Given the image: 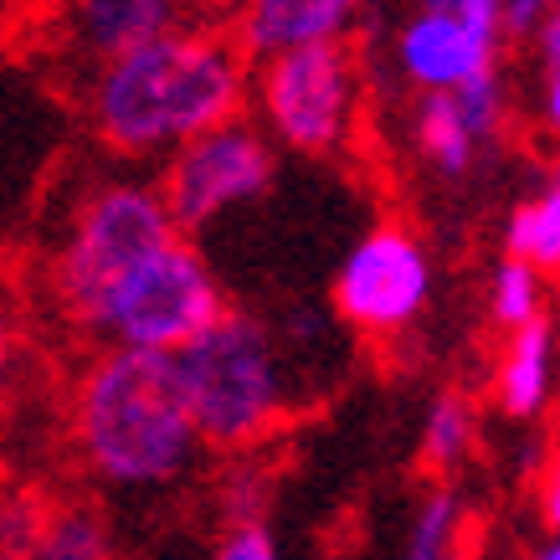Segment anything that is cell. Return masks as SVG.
<instances>
[{
  "label": "cell",
  "instance_id": "d6986e66",
  "mask_svg": "<svg viewBox=\"0 0 560 560\" xmlns=\"http://www.w3.org/2000/svg\"><path fill=\"white\" fill-rule=\"evenodd\" d=\"M47 493L26 489V483H0V556H32L36 535L47 525Z\"/></svg>",
  "mask_w": 560,
  "mask_h": 560
},
{
  "label": "cell",
  "instance_id": "6da1fadb",
  "mask_svg": "<svg viewBox=\"0 0 560 560\" xmlns=\"http://www.w3.org/2000/svg\"><path fill=\"white\" fill-rule=\"evenodd\" d=\"M253 62L226 26H171L119 62L88 72L83 114L108 154L171 160L190 139L247 119Z\"/></svg>",
  "mask_w": 560,
  "mask_h": 560
},
{
  "label": "cell",
  "instance_id": "7c38bea8",
  "mask_svg": "<svg viewBox=\"0 0 560 560\" xmlns=\"http://www.w3.org/2000/svg\"><path fill=\"white\" fill-rule=\"evenodd\" d=\"M550 390H556V329H550V319H535L504 345L493 396H499L504 417L529 422L550 407Z\"/></svg>",
  "mask_w": 560,
  "mask_h": 560
},
{
  "label": "cell",
  "instance_id": "9c48e42d",
  "mask_svg": "<svg viewBox=\"0 0 560 560\" xmlns=\"http://www.w3.org/2000/svg\"><path fill=\"white\" fill-rule=\"evenodd\" d=\"M432 304V257L407 226H371L335 268V314L365 335H401Z\"/></svg>",
  "mask_w": 560,
  "mask_h": 560
},
{
  "label": "cell",
  "instance_id": "4316f807",
  "mask_svg": "<svg viewBox=\"0 0 560 560\" xmlns=\"http://www.w3.org/2000/svg\"><path fill=\"white\" fill-rule=\"evenodd\" d=\"M535 560H560V535H550V540L535 550Z\"/></svg>",
  "mask_w": 560,
  "mask_h": 560
},
{
  "label": "cell",
  "instance_id": "8fae6325",
  "mask_svg": "<svg viewBox=\"0 0 560 560\" xmlns=\"http://www.w3.org/2000/svg\"><path fill=\"white\" fill-rule=\"evenodd\" d=\"M171 26H180V5L171 0H78L62 11V36L88 68L119 62Z\"/></svg>",
  "mask_w": 560,
  "mask_h": 560
},
{
  "label": "cell",
  "instance_id": "9a60e30c",
  "mask_svg": "<svg viewBox=\"0 0 560 560\" xmlns=\"http://www.w3.org/2000/svg\"><path fill=\"white\" fill-rule=\"evenodd\" d=\"M504 247L514 262H529L535 272H560V171L535 201L514 206Z\"/></svg>",
  "mask_w": 560,
  "mask_h": 560
},
{
  "label": "cell",
  "instance_id": "30bf717a",
  "mask_svg": "<svg viewBox=\"0 0 560 560\" xmlns=\"http://www.w3.org/2000/svg\"><path fill=\"white\" fill-rule=\"evenodd\" d=\"M350 26H355L350 0H253V5H242L226 32L242 47V57L253 68H262V62L289 57V51L345 42Z\"/></svg>",
  "mask_w": 560,
  "mask_h": 560
},
{
  "label": "cell",
  "instance_id": "484cf974",
  "mask_svg": "<svg viewBox=\"0 0 560 560\" xmlns=\"http://www.w3.org/2000/svg\"><path fill=\"white\" fill-rule=\"evenodd\" d=\"M545 124L560 135V72H550V78H545Z\"/></svg>",
  "mask_w": 560,
  "mask_h": 560
},
{
  "label": "cell",
  "instance_id": "ac0fdd59",
  "mask_svg": "<svg viewBox=\"0 0 560 560\" xmlns=\"http://www.w3.org/2000/svg\"><path fill=\"white\" fill-rule=\"evenodd\" d=\"M458 520H463V504L453 489H432L422 499V510L411 514V529H407V550L401 560H447L458 556L453 540H458Z\"/></svg>",
  "mask_w": 560,
  "mask_h": 560
},
{
  "label": "cell",
  "instance_id": "7a4b0ae2",
  "mask_svg": "<svg viewBox=\"0 0 560 560\" xmlns=\"http://www.w3.org/2000/svg\"><path fill=\"white\" fill-rule=\"evenodd\" d=\"M68 447L98 489L165 493L201 463L206 438L175 355L93 350L68 386Z\"/></svg>",
  "mask_w": 560,
  "mask_h": 560
},
{
  "label": "cell",
  "instance_id": "5b68a950",
  "mask_svg": "<svg viewBox=\"0 0 560 560\" xmlns=\"http://www.w3.org/2000/svg\"><path fill=\"white\" fill-rule=\"evenodd\" d=\"M221 283L201 247L186 237L154 253L144 268H135L108 299L93 335V350H150V355H180L190 340L226 314Z\"/></svg>",
  "mask_w": 560,
  "mask_h": 560
},
{
  "label": "cell",
  "instance_id": "52a82bcc",
  "mask_svg": "<svg viewBox=\"0 0 560 560\" xmlns=\"http://www.w3.org/2000/svg\"><path fill=\"white\" fill-rule=\"evenodd\" d=\"M278 180V150L257 119H232L211 135L190 139L160 165V196L175 232H206L217 217L268 196Z\"/></svg>",
  "mask_w": 560,
  "mask_h": 560
},
{
  "label": "cell",
  "instance_id": "5bb4252c",
  "mask_svg": "<svg viewBox=\"0 0 560 560\" xmlns=\"http://www.w3.org/2000/svg\"><path fill=\"white\" fill-rule=\"evenodd\" d=\"M417 150H422L427 165L438 175H447V180H458V175L474 171L478 139H474V129L463 124V108L453 93H438V98L417 103Z\"/></svg>",
  "mask_w": 560,
  "mask_h": 560
},
{
  "label": "cell",
  "instance_id": "603a6c76",
  "mask_svg": "<svg viewBox=\"0 0 560 560\" xmlns=\"http://www.w3.org/2000/svg\"><path fill=\"white\" fill-rule=\"evenodd\" d=\"M529 42H535V57L545 62V72H560V11H545Z\"/></svg>",
  "mask_w": 560,
  "mask_h": 560
},
{
  "label": "cell",
  "instance_id": "7402d4cb",
  "mask_svg": "<svg viewBox=\"0 0 560 560\" xmlns=\"http://www.w3.org/2000/svg\"><path fill=\"white\" fill-rule=\"evenodd\" d=\"M211 560H283V545L272 540V529L262 520L257 525H221Z\"/></svg>",
  "mask_w": 560,
  "mask_h": 560
},
{
  "label": "cell",
  "instance_id": "d4e9b609",
  "mask_svg": "<svg viewBox=\"0 0 560 560\" xmlns=\"http://www.w3.org/2000/svg\"><path fill=\"white\" fill-rule=\"evenodd\" d=\"M540 510H545V520H550V529H556V535H560V453H556V458H550V468H545Z\"/></svg>",
  "mask_w": 560,
  "mask_h": 560
},
{
  "label": "cell",
  "instance_id": "3957f363",
  "mask_svg": "<svg viewBox=\"0 0 560 560\" xmlns=\"http://www.w3.org/2000/svg\"><path fill=\"white\" fill-rule=\"evenodd\" d=\"M180 242L165 196L150 180H98L83 201L72 206L62 232L51 242L42 289L62 324H72L83 340L98 335V319L108 299L135 268H144L154 253Z\"/></svg>",
  "mask_w": 560,
  "mask_h": 560
},
{
  "label": "cell",
  "instance_id": "8992f818",
  "mask_svg": "<svg viewBox=\"0 0 560 560\" xmlns=\"http://www.w3.org/2000/svg\"><path fill=\"white\" fill-rule=\"evenodd\" d=\"M253 108L262 135L293 154H335L350 144L360 108L355 51L345 42L272 57L253 68Z\"/></svg>",
  "mask_w": 560,
  "mask_h": 560
},
{
  "label": "cell",
  "instance_id": "ba28073f",
  "mask_svg": "<svg viewBox=\"0 0 560 560\" xmlns=\"http://www.w3.org/2000/svg\"><path fill=\"white\" fill-rule=\"evenodd\" d=\"M499 47H504L499 0H432L396 26L390 57L422 98H438L499 72Z\"/></svg>",
  "mask_w": 560,
  "mask_h": 560
},
{
  "label": "cell",
  "instance_id": "ffe728a7",
  "mask_svg": "<svg viewBox=\"0 0 560 560\" xmlns=\"http://www.w3.org/2000/svg\"><path fill=\"white\" fill-rule=\"evenodd\" d=\"M21 386H26V314H21L16 293L0 283V432H5Z\"/></svg>",
  "mask_w": 560,
  "mask_h": 560
},
{
  "label": "cell",
  "instance_id": "44dd1931",
  "mask_svg": "<svg viewBox=\"0 0 560 560\" xmlns=\"http://www.w3.org/2000/svg\"><path fill=\"white\" fill-rule=\"evenodd\" d=\"M463 108V124L474 129L478 144H489L499 129H504V108H510V98H504V78L499 72H489V78H478V83H468L463 93H453Z\"/></svg>",
  "mask_w": 560,
  "mask_h": 560
},
{
  "label": "cell",
  "instance_id": "cb8c5ba5",
  "mask_svg": "<svg viewBox=\"0 0 560 560\" xmlns=\"http://www.w3.org/2000/svg\"><path fill=\"white\" fill-rule=\"evenodd\" d=\"M545 11H550V5H540V0H510V5H504V36H535Z\"/></svg>",
  "mask_w": 560,
  "mask_h": 560
},
{
  "label": "cell",
  "instance_id": "f1b7e54d",
  "mask_svg": "<svg viewBox=\"0 0 560 560\" xmlns=\"http://www.w3.org/2000/svg\"><path fill=\"white\" fill-rule=\"evenodd\" d=\"M0 560H16V556H0Z\"/></svg>",
  "mask_w": 560,
  "mask_h": 560
},
{
  "label": "cell",
  "instance_id": "4fadbf2b",
  "mask_svg": "<svg viewBox=\"0 0 560 560\" xmlns=\"http://www.w3.org/2000/svg\"><path fill=\"white\" fill-rule=\"evenodd\" d=\"M26 560H124L119 525L98 499H51Z\"/></svg>",
  "mask_w": 560,
  "mask_h": 560
},
{
  "label": "cell",
  "instance_id": "e0dca14e",
  "mask_svg": "<svg viewBox=\"0 0 560 560\" xmlns=\"http://www.w3.org/2000/svg\"><path fill=\"white\" fill-rule=\"evenodd\" d=\"M540 299H545V272H535L529 262H514V257H504V262L493 268L489 314H493V324H504L510 335H520L525 324L545 319Z\"/></svg>",
  "mask_w": 560,
  "mask_h": 560
},
{
  "label": "cell",
  "instance_id": "277c9868",
  "mask_svg": "<svg viewBox=\"0 0 560 560\" xmlns=\"http://www.w3.org/2000/svg\"><path fill=\"white\" fill-rule=\"evenodd\" d=\"M180 375L206 447L247 453L289 411V360L272 324L253 308H226L201 340L180 350Z\"/></svg>",
  "mask_w": 560,
  "mask_h": 560
},
{
  "label": "cell",
  "instance_id": "83f0119b",
  "mask_svg": "<svg viewBox=\"0 0 560 560\" xmlns=\"http://www.w3.org/2000/svg\"><path fill=\"white\" fill-rule=\"evenodd\" d=\"M447 560H468V556H463V550H458V556H447Z\"/></svg>",
  "mask_w": 560,
  "mask_h": 560
},
{
  "label": "cell",
  "instance_id": "2e32d148",
  "mask_svg": "<svg viewBox=\"0 0 560 560\" xmlns=\"http://www.w3.org/2000/svg\"><path fill=\"white\" fill-rule=\"evenodd\" d=\"M474 432H478L474 401H468L463 390H438L422 417V463L432 474L458 468V463L468 458V447H474Z\"/></svg>",
  "mask_w": 560,
  "mask_h": 560
}]
</instances>
